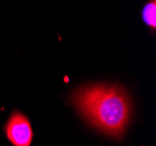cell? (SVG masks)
Masks as SVG:
<instances>
[{
	"label": "cell",
	"instance_id": "3",
	"mask_svg": "<svg viewBox=\"0 0 156 146\" xmlns=\"http://www.w3.org/2000/svg\"><path fill=\"white\" fill-rule=\"evenodd\" d=\"M142 18L144 24L153 31L156 28V0H150L142 11Z\"/></svg>",
	"mask_w": 156,
	"mask_h": 146
},
{
	"label": "cell",
	"instance_id": "2",
	"mask_svg": "<svg viewBox=\"0 0 156 146\" xmlns=\"http://www.w3.org/2000/svg\"><path fill=\"white\" fill-rule=\"evenodd\" d=\"M7 140L13 146H30L34 132L30 120L25 113L14 110L4 125Z\"/></svg>",
	"mask_w": 156,
	"mask_h": 146
},
{
	"label": "cell",
	"instance_id": "1",
	"mask_svg": "<svg viewBox=\"0 0 156 146\" xmlns=\"http://www.w3.org/2000/svg\"><path fill=\"white\" fill-rule=\"evenodd\" d=\"M78 113L92 127L114 139L125 134L132 118V102L127 91L117 84H89L71 93Z\"/></svg>",
	"mask_w": 156,
	"mask_h": 146
}]
</instances>
